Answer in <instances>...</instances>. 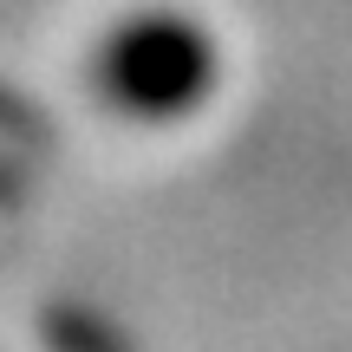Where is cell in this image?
Instances as JSON below:
<instances>
[{
  "label": "cell",
  "mask_w": 352,
  "mask_h": 352,
  "mask_svg": "<svg viewBox=\"0 0 352 352\" xmlns=\"http://www.w3.org/2000/svg\"><path fill=\"white\" fill-rule=\"evenodd\" d=\"M98 85L124 118H144V124L183 118L215 85V39L170 7L131 13L124 26H111L98 52Z\"/></svg>",
  "instance_id": "1"
}]
</instances>
